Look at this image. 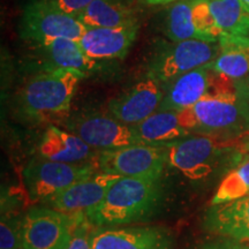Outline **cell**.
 I'll list each match as a JSON object with an SVG mask.
<instances>
[{
	"label": "cell",
	"mask_w": 249,
	"mask_h": 249,
	"mask_svg": "<svg viewBox=\"0 0 249 249\" xmlns=\"http://www.w3.org/2000/svg\"><path fill=\"white\" fill-rule=\"evenodd\" d=\"M178 113L180 124L192 134L232 141L249 132V98L238 87L209 90L195 105Z\"/></svg>",
	"instance_id": "obj_1"
},
{
	"label": "cell",
	"mask_w": 249,
	"mask_h": 249,
	"mask_svg": "<svg viewBox=\"0 0 249 249\" xmlns=\"http://www.w3.org/2000/svg\"><path fill=\"white\" fill-rule=\"evenodd\" d=\"M161 187L160 179L121 177L86 216L93 226H121L147 220L161 203Z\"/></svg>",
	"instance_id": "obj_2"
},
{
	"label": "cell",
	"mask_w": 249,
	"mask_h": 249,
	"mask_svg": "<svg viewBox=\"0 0 249 249\" xmlns=\"http://www.w3.org/2000/svg\"><path fill=\"white\" fill-rule=\"evenodd\" d=\"M86 77L73 68H49L34 75L20 93V107L33 120H59L71 110V101Z\"/></svg>",
	"instance_id": "obj_3"
},
{
	"label": "cell",
	"mask_w": 249,
	"mask_h": 249,
	"mask_svg": "<svg viewBox=\"0 0 249 249\" xmlns=\"http://www.w3.org/2000/svg\"><path fill=\"white\" fill-rule=\"evenodd\" d=\"M98 164L61 163L46 158L30 160L23 170L24 183L34 201L45 202L68 187L97 172Z\"/></svg>",
	"instance_id": "obj_4"
},
{
	"label": "cell",
	"mask_w": 249,
	"mask_h": 249,
	"mask_svg": "<svg viewBox=\"0 0 249 249\" xmlns=\"http://www.w3.org/2000/svg\"><path fill=\"white\" fill-rule=\"evenodd\" d=\"M85 31L79 18L65 13L49 0H30L23 8L20 34L33 44L55 38L79 40Z\"/></svg>",
	"instance_id": "obj_5"
},
{
	"label": "cell",
	"mask_w": 249,
	"mask_h": 249,
	"mask_svg": "<svg viewBox=\"0 0 249 249\" xmlns=\"http://www.w3.org/2000/svg\"><path fill=\"white\" fill-rule=\"evenodd\" d=\"M86 213L70 214L52 208H34L22 217L23 249H67Z\"/></svg>",
	"instance_id": "obj_6"
},
{
	"label": "cell",
	"mask_w": 249,
	"mask_h": 249,
	"mask_svg": "<svg viewBox=\"0 0 249 249\" xmlns=\"http://www.w3.org/2000/svg\"><path fill=\"white\" fill-rule=\"evenodd\" d=\"M219 52L218 42L187 39L163 46L152 57L148 75L161 85L195 68L210 65Z\"/></svg>",
	"instance_id": "obj_7"
},
{
	"label": "cell",
	"mask_w": 249,
	"mask_h": 249,
	"mask_svg": "<svg viewBox=\"0 0 249 249\" xmlns=\"http://www.w3.org/2000/svg\"><path fill=\"white\" fill-rule=\"evenodd\" d=\"M98 170L120 177L138 179H160L167 165L165 145L132 144L113 150L101 151Z\"/></svg>",
	"instance_id": "obj_8"
},
{
	"label": "cell",
	"mask_w": 249,
	"mask_h": 249,
	"mask_svg": "<svg viewBox=\"0 0 249 249\" xmlns=\"http://www.w3.org/2000/svg\"><path fill=\"white\" fill-rule=\"evenodd\" d=\"M165 147L167 165L192 181L208 178L226 150L220 140L197 134L166 143Z\"/></svg>",
	"instance_id": "obj_9"
},
{
	"label": "cell",
	"mask_w": 249,
	"mask_h": 249,
	"mask_svg": "<svg viewBox=\"0 0 249 249\" xmlns=\"http://www.w3.org/2000/svg\"><path fill=\"white\" fill-rule=\"evenodd\" d=\"M91 249H174L172 234L157 226H93Z\"/></svg>",
	"instance_id": "obj_10"
},
{
	"label": "cell",
	"mask_w": 249,
	"mask_h": 249,
	"mask_svg": "<svg viewBox=\"0 0 249 249\" xmlns=\"http://www.w3.org/2000/svg\"><path fill=\"white\" fill-rule=\"evenodd\" d=\"M164 98V87L154 77L147 76L132 88L112 98L108 111L121 123L134 126L158 111Z\"/></svg>",
	"instance_id": "obj_11"
},
{
	"label": "cell",
	"mask_w": 249,
	"mask_h": 249,
	"mask_svg": "<svg viewBox=\"0 0 249 249\" xmlns=\"http://www.w3.org/2000/svg\"><path fill=\"white\" fill-rule=\"evenodd\" d=\"M121 177L114 173L95 172L88 178L74 183L67 189L52 196L44 203L61 213L77 214L86 213L98 205L105 197L110 187Z\"/></svg>",
	"instance_id": "obj_12"
},
{
	"label": "cell",
	"mask_w": 249,
	"mask_h": 249,
	"mask_svg": "<svg viewBox=\"0 0 249 249\" xmlns=\"http://www.w3.org/2000/svg\"><path fill=\"white\" fill-rule=\"evenodd\" d=\"M73 133L96 150H113L139 144L132 126L121 123L113 116H88L71 124Z\"/></svg>",
	"instance_id": "obj_13"
},
{
	"label": "cell",
	"mask_w": 249,
	"mask_h": 249,
	"mask_svg": "<svg viewBox=\"0 0 249 249\" xmlns=\"http://www.w3.org/2000/svg\"><path fill=\"white\" fill-rule=\"evenodd\" d=\"M140 30V22L113 28H86L79 39L81 46L91 59H120L126 57Z\"/></svg>",
	"instance_id": "obj_14"
},
{
	"label": "cell",
	"mask_w": 249,
	"mask_h": 249,
	"mask_svg": "<svg viewBox=\"0 0 249 249\" xmlns=\"http://www.w3.org/2000/svg\"><path fill=\"white\" fill-rule=\"evenodd\" d=\"M213 71L210 65H205L165 83L164 98L158 110L180 112L192 107L209 92Z\"/></svg>",
	"instance_id": "obj_15"
},
{
	"label": "cell",
	"mask_w": 249,
	"mask_h": 249,
	"mask_svg": "<svg viewBox=\"0 0 249 249\" xmlns=\"http://www.w3.org/2000/svg\"><path fill=\"white\" fill-rule=\"evenodd\" d=\"M203 223L214 234L249 242V194L231 202L211 204Z\"/></svg>",
	"instance_id": "obj_16"
},
{
	"label": "cell",
	"mask_w": 249,
	"mask_h": 249,
	"mask_svg": "<svg viewBox=\"0 0 249 249\" xmlns=\"http://www.w3.org/2000/svg\"><path fill=\"white\" fill-rule=\"evenodd\" d=\"M219 52L210 66L230 79L245 81L249 77V36L222 33L218 38Z\"/></svg>",
	"instance_id": "obj_17"
},
{
	"label": "cell",
	"mask_w": 249,
	"mask_h": 249,
	"mask_svg": "<svg viewBox=\"0 0 249 249\" xmlns=\"http://www.w3.org/2000/svg\"><path fill=\"white\" fill-rule=\"evenodd\" d=\"M93 149L74 133L65 132L58 127H48L38 151L42 157L61 163H83L93 156Z\"/></svg>",
	"instance_id": "obj_18"
},
{
	"label": "cell",
	"mask_w": 249,
	"mask_h": 249,
	"mask_svg": "<svg viewBox=\"0 0 249 249\" xmlns=\"http://www.w3.org/2000/svg\"><path fill=\"white\" fill-rule=\"evenodd\" d=\"M79 20L86 28H113L139 22L136 0H93Z\"/></svg>",
	"instance_id": "obj_19"
},
{
	"label": "cell",
	"mask_w": 249,
	"mask_h": 249,
	"mask_svg": "<svg viewBox=\"0 0 249 249\" xmlns=\"http://www.w3.org/2000/svg\"><path fill=\"white\" fill-rule=\"evenodd\" d=\"M139 143L165 145L192 135L180 124L179 113L176 111H156L150 117L132 126Z\"/></svg>",
	"instance_id": "obj_20"
},
{
	"label": "cell",
	"mask_w": 249,
	"mask_h": 249,
	"mask_svg": "<svg viewBox=\"0 0 249 249\" xmlns=\"http://www.w3.org/2000/svg\"><path fill=\"white\" fill-rule=\"evenodd\" d=\"M34 45L45 57L49 68H73L87 75L97 65V60L86 53L77 39L55 38Z\"/></svg>",
	"instance_id": "obj_21"
},
{
	"label": "cell",
	"mask_w": 249,
	"mask_h": 249,
	"mask_svg": "<svg viewBox=\"0 0 249 249\" xmlns=\"http://www.w3.org/2000/svg\"><path fill=\"white\" fill-rule=\"evenodd\" d=\"M223 33L249 36V11L242 0H205Z\"/></svg>",
	"instance_id": "obj_22"
},
{
	"label": "cell",
	"mask_w": 249,
	"mask_h": 249,
	"mask_svg": "<svg viewBox=\"0 0 249 249\" xmlns=\"http://www.w3.org/2000/svg\"><path fill=\"white\" fill-rule=\"evenodd\" d=\"M165 33L172 42L187 39L205 40L196 29L193 20V0H177L173 2L167 12Z\"/></svg>",
	"instance_id": "obj_23"
},
{
	"label": "cell",
	"mask_w": 249,
	"mask_h": 249,
	"mask_svg": "<svg viewBox=\"0 0 249 249\" xmlns=\"http://www.w3.org/2000/svg\"><path fill=\"white\" fill-rule=\"evenodd\" d=\"M249 194V152L219 183L210 204H220L245 197Z\"/></svg>",
	"instance_id": "obj_24"
},
{
	"label": "cell",
	"mask_w": 249,
	"mask_h": 249,
	"mask_svg": "<svg viewBox=\"0 0 249 249\" xmlns=\"http://www.w3.org/2000/svg\"><path fill=\"white\" fill-rule=\"evenodd\" d=\"M193 20L198 33L207 42H218L223 33L205 0H193Z\"/></svg>",
	"instance_id": "obj_25"
},
{
	"label": "cell",
	"mask_w": 249,
	"mask_h": 249,
	"mask_svg": "<svg viewBox=\"0 0 249 249\" xmlns=\"http://www.w3.org/2000/svg\"><path fill=\"white\" fill-rule=\"evenodd\" d=\"M0 249H23L22 218L1 214L0 222Z\"/></svg>",
	"instance_id": "obj_26"
},
{
	"label": "cell",
	"mask_w": 249,
	"mask_h": 249,
	"mask_svg": "<svg viewBox=\"0 0 249 249\" xmlns=\"http://www.w3.org/2000/svg\"><path fill=\"white\" fill-rule=\"evenodd\" d=\"M92 229L93 225L89 222L85 214V217L80 220V223L74 230L67 249H91L90 235H91Z\"/></svg>",
	"instance_id": "obj_27"
},
{
	"label": "cell",
	"mask_w": 249,
	"mask_h": 249,
	"mask_svg": "<svg viewBox=\"0 0 249 249\" xmlns=\"http://www.w3.org/2000/svg\"><path fill=\"white\" fill-rule=\"evenodd\" d=\"M49 1L64 11L65 13L79 18L93 0H49Z\"/></svg>",
	"instance_id": "obj_28"
},
{
	"label": "cell",
	"mask_w": 249,
	"mask_h": 249,
	"mask_svg": "<svg viewBox=\"0 0 249 249\" xmlns=\"http://www.w3.org/2000/svg\"><path fill=\"white\" fill-rule=\"evenodd\" d=\"M198 249H249V246L246 242L222 236L220 239L205 242Z\"/></svg>",
	"instance_id": "obj_29"
},
{
	"label": "cell",
	"mask_w": 249,
	"mask_h": 249,
	"mask_svg": "<svg viewBox=\"0 0 249 249\" xmlns=\"http://www.w3.org/2000/svg\"><path fill=\"white\" fill-rule=\"evenodd\" d=\"M236 87H238V90L242 93V95H245L246 97L249 98V77L245 81H239V82H236Z\"/></svg>",
	"instance_id": "obj_30"
},
{
	"label": "cell",
	"mask_w": 249,
	"mask_h": 249,
	"mask_svg": "<svg viewBox=\"0 0 249 249\" xmlns=\"http://www.w3.org/2000/svg\"><path fill=\"white\" fill-rule=\"evenodd\" d=\"M143 1L148 5H165L177 1V0H143Z\"/></svg>",
	"instance_id": "obj_31"
},
{
	"label": "cell",
	"mask_w": 249,
	"mask_h": 249,
	"mask_svg": "<svg viewBox=\"0 0 249 249\" xmlns=\"http://www.w3.org/2000/svg\"><path fill=\"white\" fill-rule=\"evenodd\" d=\"M240 141V150L247 154V152H249V136H245Z\"/></svg>",
	"instance_id": "obj_32"
},
{
	"label": "cell",
	"mask_w": 249,
	"mask_h": 249,
	"mask_svg": "<svg viewBox=\"0 0 249 249\" xmlns=\"http://www.w3.org/2000/svg\"><path fill=\"white\" fill-rule=\"evenodd\" d=\"M242 2H244L246 7H247V9L249 11V0H242Z\"/></svg>",
	"instance_id": "obj_33"
},
{
	"label": "cell",
	"mask_w": 249,
	"mask_h": 249,
	"mask_svg": "<svg viewBox=\"0 0 249 249\" xmlns=\"http://www.w3.org/2000/svg\"><path fill=\"white\" fill-rule=\"evenodd\" d=\"M245 136H249V132H248L247 134H246V135H245ZM245 136H244V138H245Z\"/></svg>",
	"instance_id": "obj_34"
}]
</instances>
